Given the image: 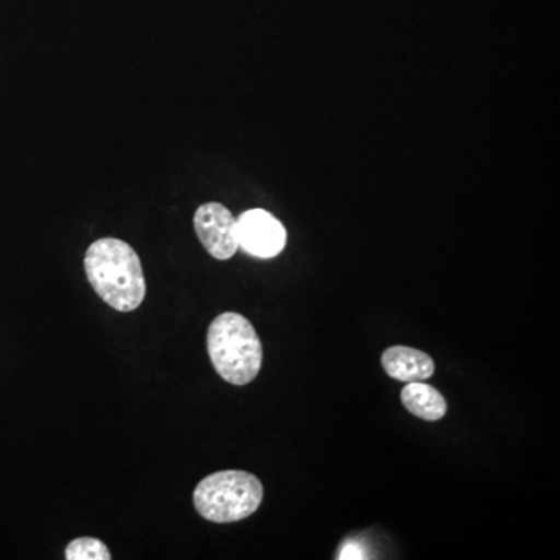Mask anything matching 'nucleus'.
Here are the masks:
<instances>
[{"label":"nucleus","instance_id":"f257e3e1","mask_svg":"<svg viewBox=\"0 0 560 560\" xmlns=\"http://www.w3.org/2000/svg\"><path fill=\"white\" fill-rule=\"evenodd\" d=\"M84 271L95 293L117 312L136 311L145 300L142 264L127 242L108 237L92 243L84 256Z\"/></svg>","mask_w":560,"mask_h":560},{"label":"nucleus","instance_id":"f03ea898","mask_svg":"<svg viewBox=\"0 0 560 560\" xmlns=\"http://www.w3.org/2000/svg\"><path fill=\"white\" fill-rule=\"evenodd\" d=\"M208 352L223 381L245 386L256 381L264 363V346L253 324L238 313H221L208 329Z\"/></svg>","mask_w":560,"mask_h":560},{"label":"nucleus","instance_id":"7ed1b4c3","mask_svg":"<svg viewBox=\"0 0 560 560\" xmlns=\"http://www.w3.org/2000/svg\"><path fill=\"white\" fill-rule=\"evenodd\" d=\"M265 490L256 475L245 470H221L198 482L194 506L206 521H245L259 510Z\"/></svg>","mask_w":560,"mask_h":560},{"label":"nucleus","instance_id":"20e7f679","mask_svg":"<svg viewBox=\"0 0 560 560\" xmlns=\"http://www.w3.org/2000/svg\"><path fill=\"white\" fill-rule=\"evenodd\" d=\"M198 241L217 260H230L238 248L237 219L220 202H206L194 217Z\"/></svg>","mask_w":560,"mask_h":560},{"label":"nucleus","instance_id":"39448f33","mask_svg":"<svg viewBox=\"0 0 560 560\" xmlns=\"http://www.w3.org/2000/svg\"><path fill=\"white\" fill-rule=\"evenodd\" d=\"M238 246L250 256L272 259L287 245V231L275 215L264 209H250L237 219Z\"/></svg>","mask_w":560,"mask_h":560},{"label":"nucleus","instance_id":"423d86ee","mask_svg":"<svg viewBox=\"0 0 560 560\" xmlns=\"http://www.w3.org/2000/svg\"><path fill=\"white\" fill-rule=\"evenodd\" d=\"M382 366L390 378L411 383L429 381L434 374V361L429 353L408 346H390L382 355Z\"/></svg>","mask_w":560,"mask_h":560},{"label":"nucleus","instance_id":"0eeeda50","mask_svg":"<svg viewBox=\"0 0 560 560\" xmlns=\"http://www.w3.org/2000/svg\"><path fill=\"white\" fill-rule=\"evenodd\" d=\"M401 404L416 418L436 422L447 415V400L434 386L423 382L407 383L400 393Z\"/></svg>","mask_w":560,"mask_h":560},{"label":"nucleus","instance_id":"6e6552de","mask_svg":"<svg viewBox=\"0 0 560 560\" xmlns=\"http://www.w3.org/2000/svg\"><path fill=\"white\" fill-rule=\"evenodd\" d=\"M65 556L68 560H109L113 558L109 548L94 537H80V539L70 541Z\"/></svg>","mask_w":560,"mask_h":560}]
</instances>
